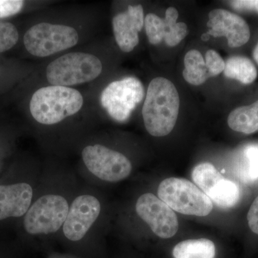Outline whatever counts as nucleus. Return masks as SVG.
Wrapping results in <instances>:
<instances>
[{"label":"nucleus","instance_id":"f257e3e1","mask_svg":"<svg viewBox=\"0 0 258 258\" xmlns=\"http://www.w3.org/2000/svg\"><path fill=\"white\" fill-rule=\"evenodd\" d=\"M179 96L174 85L158 77L149 83L142 115L147 132L154 137H165L175 126L179 111Z\"/></svg>","mask_w":258,"mask_h":258},{"label":"nucleus","instance_id":"f03ea898","mask_svg":"<svg viewBox=\"0 0 258 258\" xmlns=\"http://www.w3.org/2000/svg\"><path fill=\"white\" fill-rule=\"evenodd\" d=\"M83 97L74 88L49 86L32 95L30 111L34 119L44 125L60 123L82 108Z\"/></svg>","mask_w":258,"mask_h":258},{"label":"nucleus","instance_id":"7ed1b4c3","mask_svg":"<svg viewBox=\"0 0 258 258\" xmlns=\"http://www.w3.org/2000/svg\"><path fill=\"white\" fill-rule=\"evenodd\" d=\"M103 70L96 56L86 52H71L51 62L46 69L47 81L52 86H69L90 82Z\"/></svg>","mask_w":258,"mask_h":258},{"label":"nucleus","instance_id":"20e7f679","mask_svg":"<svg viewBox=\"0 0 258 258\" xmlns=\"http://www.w3.org/2000/svg\"><path fill=\"white\" fill-rule=\"evenodd\" d=\"M158 196L172 210L186 215L205 217L211 213L213 203L197 185L182 178L161 181Z\"/></svg>","mask_w":258,"mask_h":258},{"label":"nucleus","instance_id":"39448f33","mask_svg":"<svg viewBox=\"0 0 258 258\" xmlns=\"http://www.w3.org/2000/svg\"><path fill=\"white\" fill-rule=\"evenodd\" d=\"M79 40L77 30L72 27L41 23L29 29L24 44L31 55L44 57L75 46Z\"/></svg>","mask_w":258,"mask_h":258},{"label":"nucleus","instance_id":"423d86ee","mask_svg":"<svg viewBox=\"0 0 258 258\" xmlns=\"http://www.w3.org/2000/svg\"><path fill=\"white\" fill-rule=\"evenodd\" d=\"M69 210V203L63 197L44 195L25 214L24 227L32 235L54 233L63 226Z\"/></svg>","mask_w":258,"mask_h":258},{"label":"nucleus","instance_id":"0eeeda50","mask_svg":"<svg viewBox=\"0 0 258 258\" xmlns=\"http://www.w3.org/2000/svg\"><path fill=\"white\" fill-rule=\"evenodd\" d=\"M144 96L142 83L135 77L125 78L108 85L101 93L102 106L113 119L124 122L128 119Z\"/></svg>","mask_w":258,"mask_h":258},{"label":"nucleus","instance_id":"6e6552de","mask_svg":"<svg viewBox=\"0 0 258 258\" xmlns=\"http://www.w3.org/2000/svg\"><path fill=\"white\" fill-rule=\"evenodd\" d=\"M82 158L90 172L103 181L117 182L128 177L132 172V163L128 158L100 144L85 147Z\"/></svg>","mask_w":258,"mask_h":258},{"label":"nucleus","instance_id":"1a4fd4ad","mask_svg":"<svg viewBox=\"0 0 258 258\" xmlns=\"http://www.w3.org/2000/svg\"><path fill=\"white\" fill-rule=\"evenodd\" d=\"M136 210L158 237L170 238L177 232L179 222L174 210L153 194L142 195L137 200Z\"/></svg>","mask_w":258,"mask_h":258},{"label":"nucleus","instance_id":"9d476101","mask_svg":"<svg viewBox=\"0 0 258 258\" xmlns=\"http://www.w3.org/2000/svg\"><path fill=\"white\" fill-rule=\"evenodd\" d=\"M101 210V203L96 197L84 195L75 199L62 226L66 238L73 242L83 239L99 217Z\"/></svg>","mask_w":258,"mask_h":258},{"label":"nucleus","instance_id":"9b49d317","mask_svg":"<svg viewBox=\"0 0 258 258\" xmlns=\"http://www.w3.org/2000/svg\"><path fill=\"white\" fill-rule=\"evenodd\" d=\"M179 13L176 8H168L165 18L157 15L148 14L144 18V27L148 40L152 45H158L163 40L169 47L177 45L187 35V25L184 23H176Z\"/></svg>","mask_w":258,"mask_h":258},{"label":"nucleus","instance_id":"f8f14e48","mask_svg":"<svg viewBox=\"0 0 258 258\" xmlns=\"http://www.w3.org/2000/svg\"><path fill=\"white\" fill-rule=\"evenodd\" d=\"M208 35L215 37H226L230 47L242 46L249 41L248 25L239 15L227 10L216 9L209 13Z\"/></svg>","mask_w":258,"mask_h":258},{"label":"nucleus","instance_id":"ddd939ff","mask_svg":"<svg viewBox=\"0 0 258 258\" xmlns=\"http://www.w3.org/2000/svg\"><path fill=\"white\" fill-rule=\"evenodd\" d=\"M112 25L115 41L120 50L132 52L139 44V32L144 25L143 7L129 5L126 11L115 15Z\"/></svg>","mask_w":258,"mask_h":258},{"label":"nucleus","instance_id":"4468645a","mask_svg":"<svg viewBox=\"0 0 258 258\" xmlns=\"http://www.w3.org/2000/svg\"><path fill=\"white\" fill-rule=\"evenodd\" d=\"M32 195V186L27 183L0 185V220L25 215L30 208Z\"/></svg>","mask_w":258,"mask_h":258},{"label":"nucleus","instance_id":"2eb2a0df","mask_svg":"<svg viewBox=\"0 0 258 258\" xmlns=\"http://www.w3.org/2000/svg\"><path fill=\"white\" fill-rule=\"evenodd\" d=\"M229 126L235 132L245 134L258 131V101L252 105L239 107L230 113L227 119Z\"/></svg>","mask_w":258,"mask_h":258},{"label":"nucleus","instance_id":"dca6fc26","mask_svg":"<svg viewBox=\"0 0 258 258\" xmlns=\"http://www.w3.org/2000/svg\"><path fill=\"white\" fill-rule=\"evenodd\" d=\"M172 254L174 258H215L216 248L208 239H192L176 244Z\"/></svg>","mask_w":258,"mask_h":258},{"label":"nucleus","instance_id":"f3484780","mask_svg":"<svg viewBox=\"0 0 258 258\" xmlns=\"http://www.w3.org/2000/svg\"><path fill=\"white\" fill-rule=\"evenodd\" d=\"M224 74L228 79L237 80L247 85L255 81L257 71L253 62L247 57L232 56L225 62Z\"/></svg>","mask_w":258,"mask_h":258},{"label":"nucleus","instance_id":"a211bd4d","mask_svg":"<svg viewBox=\"0 0 258 258\" xmlns=\"http://www.w3.org/2000/svg\"><path fill=\"white\" fill-rule=\"evenodd\" d=\"M208 197L217 206L228 209L235 206L238 203L240 191L235 182L223 176L212 188Z\"/></svg>","mask_w":258,"mask_h":258},{"label":"nucleus","instance_id":"6ab92c4d","mask_svg":"<svg viewBox=\"0 0 258 258\" xmlns=\"http://www.w3.org/2000/svg\"><path fill=\"white\" fill-rule=\"evenodd\" d=\"M184 63L183 76L189 84L200 86L210 78L205 60L198 50H189L185 55Z\"/></svg>","mask_w":258,"mask_h":258},{"label":"nucleus","instance_id":"aec40b11","mask_svg":"<svg viewBox=\"0 0 258 258\" xmlns=\"http://www.w3.org/2000/svg\"><path fill=\"white\" fill-rule=\"evenodd\" d=\"M223 177L215 166L208 162L201 163L195 166L191 173L195 185L208 196L212 188Z\"/></svg>","mask_w":258,"mask_h":258},{"label":"nucleus","instance_id":"412c9836","mask_svg":"<svg viewBox=\"0 0 258 258\" xmlns=\"http://www.w3.org/2000/svg\"><path fill=\"white\" fill-rule=\"evenodd\" d=\"M19 40L18 29L13 24L0 21V53L10 50Z\"/></svg>","mask_w":258,"mask_h":258},{"label":"nucleus","instance_id":"4be33fe9","mask_svg":"<svg viewBox=\"0 0 258 258\" xmlns=\"http://www.w3.org/2000/svg\"><path fill=\"white\" fill-rule=\"evenodd\" d=\"M244 154L247 158V165L244 166L242 176L247 181H254L258 179V148H247Z\"/></svg>","mask_w":258,"mask_h":258},{"label":"nucleus","instance_id":"5701e85b","mask_svg":"<svg viewBox=\"0 0 258 258\" xmlns=\"http://www.w3.org/2000/svg\"><path fill=\"white\" fill-rule=\"evenodd\" d=\"M205 63L210 77L218 76L225 70V62L216 51L208 50L205 55Z\"/></svg>","mask_w":258,"mask_h":258},{"label":"nucleus","instance_id":"b1692460","mask_svg":"<svg viewBox=\"0 0 258 258\" xmlns=\"http://www.w3.org/2000/svg\"><path fill=\"white\" fill-rule=\"evenodd\" d=\"M23 6L21 0H0V19L18 14Z\"/></svg>","mask_w":258,"mask_h":258},{"label":"nucleus","instance_id":"393cba45","mask_svg":"<svg viewBox=\"0 0 258 258\" xmlns=\"http://www.w3.org/2000/svg\"><path fill=\"white\" fill-rule=\"evenodd\" d=\"M247 221L250 230L258 235V197L254 200L249 208L247 214Z\"/></svg>","mask_w":258,"mask_h":258},{"label":"nucleus","instance_id":"a878e982","mask_svg":"<svg viewBox=\"0 0 258 258\" xmlns=\"http://www.w3.org/2000/svg\"><path fill=\"white\" fill-rule=\"evenodd\" d=\"M230 5L239 11H256L258 13V0L232 1Z\"/></svg>","mask_w":258,"mask_h":258},{"label":"nucleus","instance_id":"bb28decb","mask_svg":"<svg viewBox=\"0 0 258 258\" xmlns=\"http://www.w3.org/2000/svg\"><path fill=\"white\" fill-rule=\"evenodd\" d=\"M253 57L254 60H255L256 62L258 64V43L257 45H256L255 47H254L253 50Z\"/></svg>","mask_w":258,"mask_h":258},{"label":"nucleus","instance_id":"cd10ccee","mask_svg":"<svg viewBox=\"0 0 258 258\" xmlns=\"http://www.w3.org/2000/svg\"><path fill=\"white\" fill-rule=\"evenodd\" d=\"M202 39H203V40H204V41H207V40H208L209 39H210V36H209L208 33L204 34V35H203V36H202Z\"/></svg>","mask_w":258,"mask_h":258}]
</instances>
